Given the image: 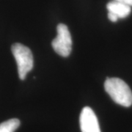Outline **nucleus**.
I'll return each instance as SVG.
<instances>
[{
  "label": "nucleus",
  "instance_id": "1",
  "mask_svg": "<svg viewBox=\"0 0 132 132\" xmlns=\"http://www.w3.org/2000/svg\"><path fill=\"white\" fill-rule=\"evenodd\" d=\"M104 88L115 103L125 107L131 106L132 92L123 80L118 78H107Z\"/></svg>",
  "mask_w": 132,
  "mask_h": 132
},
{
  "label": "nucleus",
  "instance_id": "2",
  "mask_svg": "<svg viewBox=\"0 0 132 132\" xmlns=\"http://www.w3.org/2000/svg\"><path fill=\"white\" fill-rule=\"evenodd\" d=\"M18 65L19 78L24 80L27 74L33 68L32 53L28 47L21 43H15L11 48Z\"/></svg>",
  "mask_w": 132,
  "mask_h": 132
},
{
  "label": "nucleus",
  "instance_id": "3",
  "mask_svg": "<svg viewBox=\"0 0 132 132\" xmlns=\"http://www.w3.org/2000/svg\"><path fill=\"white\" fill-rule=\"evenodd\" d=\"M57 35L52 41V47L56 53L62 57H68L72 50V39L68 27L63 24H58Z\"/></svg>",
  "mask_w": 132,
  "mask_h": 132
},
{
  "label": "nucleus",
  "instance_id": "4",
  "mask_svg": "<svg viewBox=\"0 0 132 132\" xmlns=\"http://www.w3.org/2000/svg\"><path fill=\"white\" fill-rule=\"evenodd\" d=\"M79 121L81 132H101L98 118L90 107L83 108Z\"/></svg>",
  "mask_w": 132,
  "mask_h": 132
},
{
  "label": "nucleus",
  "instance_id": "5",
  "mask_svg": "<svg viewBox=\"0 0 132 132\" xmlns=\"http://www.w3.org/2000/svg\"><path fill=\"white\" fill-rule=\"evenodd\" d=\"M108 13H112L119 19H125L129 15L131 11L130 6L116 1H112L106 5Z\"/></svg>",
  "mask_w": 132,
  "mask_h": 132
},
{
  "label": "nucleus",
  "instance_id": "6",
  "mask_svg": "<svg viewBox=\"0 0 132 132\" xmlns=\"http://www.w3.org/2000/svg\"><path fill=\"white\" fill-rule=\"evenodd\" d=\"M20 126L19 119H10L0 124V132H14Z\"/></svg>",
  "mask_w": 132,
  "mask_h": 132
},
{
  "label": "nucleus",
  "instance_id": "7",
  "mask_svg": "<svg viewBox=\"0 0 132 132\" xmlns=\"http://www.w3.org/2000/svg\"><path fill=\"white\" fill-rule=\"evenodd\" d=\"M113 1H116V2H120V3L128 5L131 7H132V0H113Z\"/></svg>",
  "mask_w": 132,
  "mask_h": 132
},
{
  "label": "nucleus",
  "instance_id": "8",
  "mask_svg": "<svg viewBox=\"0 0 132 132\" xmlns=\"http://www.w3.org/2000/svg\"><path fill=\"white\" fill-rule=\"evenodd\" d=\"M108 19L112 21V22H116L118 20V18L112 13H108Z\"/></svg>",
  "mask_w": 132,
  "mask_h": 132
}]
</instances>
